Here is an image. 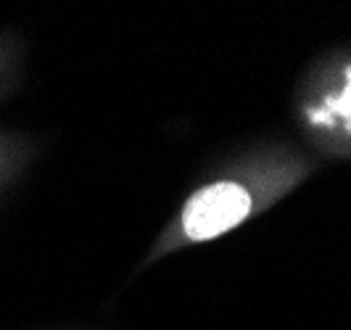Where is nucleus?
I'll use <instances>...</instances> for the list:
<instances>
[{
	"label": "nucleus",
	"mask_w": 351,
	"mask_h": 330,
	"mask_svg": "<svg viewBox=\"0 0 351 330\" xmlns=\"http://www.w3.org/2000/svg\"><path fill=\"white\" fill-rule=\"evenodd\" d=\"M251 211V196L238 182H211L195 191L182 209V230L191 241H211L241 225Z\"/></svg>",
	"instance_id": "nucleus-1"
}]
</instances>
